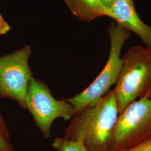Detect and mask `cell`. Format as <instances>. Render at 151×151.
I'll return each instance as SVG.
<instances>
[{"instance_id": "6da1fadb", "label": "cell", "mask_w": 151, "mask_h": 151, "mask_svg": "<svg viewBox=\"0 0 151 151\" xmlns=\"http://www.w3.org/2000/svg\"><path fill=\"white\" fill-rule=\"evenodd\" d=\"M118 115L115 92L109 90L97 103L73 116L64 138L80 142L87 151H110V139Z\"/></svg>"}, {"instance_id": "7a4b0ae2", "label": "cell", "mask_w": 151, "mask_h": 151, "mask_svg": "<svg viewBox=\"0 0 151 151\" xmlns=\"http://www.w3.org/2000/svg\"><path fill=\"white\" fill-rule=\"evenodd\" d=\"M151 89V48L132 47L122 58V65L114 91L119 114Z\"/></svg>"}, {"instance_id": "3957f363", "label": "cell", "mask_w": 151, "mask_h": 151, "mask_svg": "<svg viewBox=\"0 0 151 151\" xmlns=\"http://www.w3.org/2000/svg\"><path fill=\"white\" fill-rule=\"evenodd\" d=\"M110 39V50L108 61L103 70L91 84L75 96L65 100L72 105L75 114L97 103L115 84L122 65L121 52L125 42L129 38L130 32L111 22L108 28Z\"/></svg>"}, {"instance_id": "277c9868", "label": "cell", "mask_w": 151, "mask_h": 151, "mask_svg": "<svg viewBox=\"0 0 151 151\" xmlns=\"http://www.w3.org/2000/svg\"><path fill=\"white\" fill-rule=\"evenodd\" d=\"M151 139V98L148 94L119 114L110 139V151H125Z\"/></svg>"}, {"instance_id": "5b68a950", "label": "cell", "mask_w": 151, "mask_h": 151, "mask_svg": "<svg viewBox=\"0 0 151 151\" xmlns=\"http://www.w3.org/2000/svg\"><path fill=\"white\" fill-rule=\"evenodd\" d=\"M26 109L32 115L35 122L43 135L48 138L54 120L62 118L72 119L75 114L70 103L54 98L43 82L32 77L30 80L25 97Z\"/></svg>"}, {"instance_id": "8992f818", "label": "cell", "mask_w": 151, "mask_h": 151, "mask_svg": "<svg viewBox=\"0 0 151 151\" xmlns=\"http://www.w3.org/2000/svg\"><path fill=\"white\" fill-rule=\"evenodd\" d=\"M30 45L0 57V97L16 101L26 109L25 97L32 73L29 65Z\"/></svg>"}, {"instance_id": "52a82bcc", "label": "cell", "mask_w": 151, "mask_h": 151, "mask_svg": "<svg viewBox=\"0 0 151 151\" xmlns=\"http://www.w3.org/2000/svg\"><path fill=\"white\" fill-rule=\"evenodd\" d=\"M106 16L112 18L120 27L135 33L148 47L151 48V27L138 16L134 0H116Z\"/></svg>"}, {"instance_id": "ba28073f", "label": "cell", "mask_w": 151, "mask_h": 151, "mask_svg": "<svg viewBox=\"0 0 151 151\" xmlns=\"http://www.w3.org/2000/svg\"><path fill=\"white\" fill-rule=\"evenodd\" d=\"M73 15L82 20L91 22L106 16V11L100 0H64Z\"/></svg>"}, {"instance_id": "9c48e42d", "label": "cell", "mask_w": 151, "mask_h": 151, "mask_svg": "<svg viewBox=\"0 0 151 151\" xmlns=\"http://www.w3.org/2000/svg\"><path fill=\"white\" fill-rule=\"evenodd\" d=\"M52 147L57 151H87L80 142L68 140L65 138H55Z\"/></svg>"}, {"instance_id": "30bf717a", "label": "cell", "mask_w": 151, "mask_h": 151, "mask_svg": "<svg viewBox=\"0 0 151 151\" xmlns=\"http://www.w3.org/2000/svg\"><path fill=\"white\" fill-rule=\"evenodd\" d=\"M11 149L6 130L4 126L0 124V151H9Z\"/></svg>"}, {"instance_id": "8fae6325", "label": "cell", "mask_w": 151, "mask_h": 151, "mask_svg": "<svg viewBox=\"0 0 151 151\" xmlns=\"http://www.w3.org/2000/svg\"><path fill=\"white\" fill-rule=\"evenodd\" d=\"M125 151H151V139L133 148Z\"/></svg>"}, {"instance_id": "7c38bea8", "label": "cell", "mask_w": 151, "mask_h": 151, "mask_svg": "<svg viewBox=\"0 0 151 151\" xmlns=\"http://www.w3.org/2000/svg\"><path fill=\"white\" fill-rule=\"evenodd\" d=\"M10 27L7 22L0 14V35H4L8 32Z\"/></svg>"}, {"instance_id": "4fadbf2b", "label": "cell", "mask_w": 151, "mask_h": 151, "mask_svg": "<svg viewBox=\"0 0 151 151\" xmlns=\"http://www.w3.org/2000/svg\"><path fill=\"white\" fill-rule=\"evenodd\" d=\"M116 1V0H100L101 5L106 11V16H107L108 11L112 7Z\"/></svg>"}, {"instance_id": "5bb4252c", "label": "cell", "mask_w": 151, "mask_h": 151, "mask_svg": "<svg viewBox=\"0 0 151 151\" xmlns=\"http://www.w3.org/2000/svg\"><path fill=\"white\" fill-rule=\"evenodd\" d=\"M0 124H2V125H4V121H3V119H2V118L1 113H0Z\"/></svg>"}, {"instance_id": "9a60e30c", "label": "cell", "mask_w": 151, "mask_h": 151, "mask_svg": "<svg viewBox=\"0 0 151 151\" xmlns=\"http://www.w3.org/2000/svg\"><path fill=\"white\" fill-rule=\"evenodd\" d=\"M148 96H149V97H151V90H150V92H149V93H148Z\"/></svg>"}, {"instance_id": "2e32d148", "label": "cell", "mask_w": 151, "mask_h": 151, "mask_svg": "<svg viewBox=\"0 0 151 151\" xmlns=\"http://www.w3.org/2000/svg\"><path fill=\"white\" fill-rule=\"evenodd\" d=\"M9 151H12V150H11H11H9Z\"/></svg>"}]
</instances>
